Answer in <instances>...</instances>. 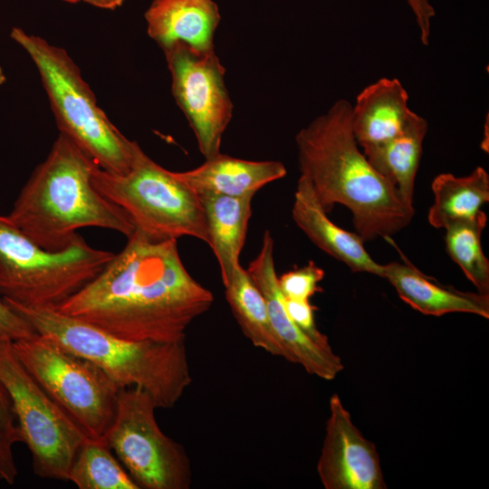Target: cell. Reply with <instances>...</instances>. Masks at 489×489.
<instances>
[{
	"instance_id": "obj_1",
	"label": "cell",
	"mask_w": 489,
	"mask_h": 489,
	"mask_svg": "<svg viewBox=\"0 0 489 489\" xmlns=\"http://www.w3.org/2000/svg\"><path fill=\"white\" fill-rule=\"evenodd\" d=\"M101 273L57 309L129 340L177 342L213 304L185 268L177 239L135 230Z\"/></svg>"
},
{
	"instance_id": "obj_2",
	"label": "cell",
	"mask_w": 489,
	"mask_h": 489,
	"mask_svg": "<svg viewBox=\"0 0 489 489\" xmlns=\"http://www.w3.org/2000/svg\"><path fill=\"white\" fill-rule=\"evenodd\" d=\"M301 175L309 179L326 213L340 204L352 214L363 242L391 237L411 222L415 210L369 162L351 126V104L338 100L296 134Z\"/></svg>"
},
{
	"instance_id": "obj_3",
	"label": "cell",
	"mask_w": 489,
	"mask_h": 489,
	"mask_svg": "<svg viewBox=\"0 0 489 489\" xmlns=\"http://www.w3.org/2000/svg\"><path fill=\"white\" fill-rule=\"evenodd\" d=\"M96 163L60 133L47 158L34 170L7 218L42 248L59 252L82 227L117 231L129 237L135 225L120 206L92 183Z\"/></svg>"
},
{
	"instance_id": "obj_4",
	"label": "cell",
	"mask_w": 489,
	"mask_h": 489,
	"mask_svg": "<svg viewBox=\"0 0 489 489\" xmlns=\"http://www.w3.org/2000/svg\"><path fill=\"white\" fill-rule=\"evenodd\" d=\"M8 304L35 332L96 365L119 388L144 389L157 408H173L192 382L186 340H129L55 309Z\"/></svg>"
},
{
	"instance_id": "obj_5",
	"label": "cell",
	"mask_w": 489,
	"mask_h": 489,
	"mask_svg": "<svg viewBox=\"0 0 489 489\" xmlns=\"http://www.w3.org/2000/svg\"><path fill=\"white\" fill-rule=\"evenodd\" d=\"M10 37L35 64L60 133L102 170L115 175L128 173L144 151L136 141L127 139L100 108L67 52L19 27L11 30Z\"/></svg>"
},
{
	"instance_id": "obj_6",
	"label": "cell",
	"mask_w": 489,
	"mask_h": 489,
	"mask_svg": "<svg viewBox=\"0 0 489 489\" xmlns=\"http://www.w3.org/2000/svg\"><path fill=\"white\" fill-rule=\"evenodd\" d=\"M113 255L90 246L80 235L64 250L47 251L0 216V294L8 303L57 309L97 276Z\"/></svg>"
},
{
	"instance_id": "obj_7",
	"label": "cell",
	"mask_w": 489,
	"mask_h": 489,
	"mask_svg": "<svg viewBox=\"0 0 489 489\" xmlns=\"http://www.w3.org/2000/svg\"><path fill=\"white\" fill-rule=\"evenodd\" d=\"M91 179L96 189L125 210L135 230L144 235L156 240L191 236L208 244L199 195L145 153L124 175L96 166Z\"/></svg>"
},
{
	"instance_id": "obj_8",
	"label": "cell",
	"mask_w": 489,
	"mask_h": 489,
	"mask_svg": "<svg viewBox=\"0 0 489 489\" xmlns=\"http://www.w3.org/2000/svg\"><path fill=\"white\" fill-rule=\"evenodd\" d=\"M0 382L9 395L34 474L68 480L74 458L90 437L26 369L12 341H0Z\"/></svg>"
},
{
	"instance_id": "obj_9",
	"label": "cell",
	"mask_w": 489,
	"mask_h": 489,
	"mask_svg": "<svg viewBox=\"0 0 489 489\" xmlns=\"http://www.w3.org/2000/svg\"><path fill=\"white\" fill-rule=\"evenodd\" d=\"M23 365L91 439H103L117 408L119 388L91 361L35 332L12 341Z\"/></svg>"
},
{
	"instance_id": "obj_10",
	"label": "cell",
	"mask_w": 489,
	"mask_h": 489,
	"mask_svg": "<svg viewBox=\"0 0 489 489\" xmlns=\"http://www.w3.org/2000/svg\"><path fill=\"white\" fill-rule=\"evenodd\" d=\"M156 409L141 388H120L115 417L103 439L139 488L188 489L190 459L181 444L162 432Z\"/></svg>"
},
{
	"instance_id": "obj_11",
	"label": "cell",
	"mask_w": 489,
	"mask_h": 489,
	"mask_svg": "<svg viewBox=\"0 0 489 489\" xmlns=\"http://www.w3.org/2000/svg\"><path fill=\"white\" fill-rule=\"evenodd\" d=\"M172 94L187 119L206 159L220 152L233 104L225 84V69L215 50L200 52L177 42L163 49Z\"/></svg>"
},
{
	"instance_id": "obj_12",
	"label": "cell",
	"mask_w": 489,
	"mask_h": 489,
	"mask_svg": "<svg viewBox=\"0 0 489 489\" xmlns=\"http://www.w3.org/2000/svg\"><path fill=\"white\" fill-rule=\"evenodd\" d=\"M317 472L326 489L387 488L375 445L352 423L337 394L330 398Z\"/></svg>"
},
{
	"instance_id": "obj_13",
	"label": "cell",
	"mask_w": 489,
	"mask_h": 489,
	"mask_svg": "<svg viewBox=\"0 0 489 489\" xmlns=\"http://www.w3.org/2000/svg\"><path fill=\"white\" fill-rule=\"evenodd\" d=\"M273 250V238L265 230L260 251L246 270L265 300L270 323L283 349L284 359L301 365L311 375L332 380L343 369L341 360L332 350L313 342L289 316L278 285Z\"/></svg>"
},
{
	"instance_id": "obj_14",
	"label": "cell",
	"mask_w": 489,
	"mask_h": 489,
	"mask_svg": "<svg viewBox=\"0 0 489 489\" xmlns=\"http://www.w3.org/2000/svg\"><path fill=\"white\" fill-rule=\"evenodd\" d=\"M327 214L309 179L301 175L292 209L296 225L317 247L345 264L352 272L382 277V264L369 255L360 235L338 226Z\"/></svg>"
},
{
	"instance_id": "obj_15",
	"label": "cell",
	"mask_w": 489,
	"mask_h": 489,
	"mask_svg": "<svg viewBox=\"0 0 489 489\" xmlns=\"http://www.w3.org/2000/svg\"><path fill=\"white\" fill-rule=\"evenodd\" d=\"M403 262L382 264V278L388 281L399 298L414 310L430 316L451 312L489 318V294L457 290L423 273L398 250Z\"/></svg>"
},
{
	"instance_id": "obj_16",
	"label": "cell",
	"mask_w": 489,
	"mask_h": 489,
	"mask_svg": "<svg viewBox=\"0 0 489 489\" xmlns=\"http://www.w3.org/2000/svg\"><path fill=\"white\" fill-rule=\"evenodd\" d=\"M149 35L162 48L181 42L200 51H214L221 16L213 0H153L145 13Z\"/></svg>"
},
{
	"instance_id": "obj_17",
	"label": "cell",
	"mask_w": 489,
	"mask_h": 489,
	"mask_svg": "<svg viewBox=\"0 0 489 489\" xmlns=\"http://www.w3.org/2000/svg\"><path fill=\"white\" fill-rule=\"evenodd\" d=\"M396 78H381L365 87L351 105V126L361 149L384 143L403 131L414 111Z\"/></svg>"
},
{
	"instance_id": "obj_18",
	"label": "cell",
	"mask_w": 489,
	"mask_h": 489,
	"mask_svg": "<svg viewBox=\"0 0 489 489\" xmlns=\"http://www.w3.org/2000/svg\"><path fill=\"white\" fill-rule=\"evenodd\" d=\"M175 173L198 195L243 197H254L268 183L283 178L287 171L280 161L246 160L219 153L194 169Z\"/></svg>"
},
{
	"instance_id": "obj_19",
	"label": "cell",
	"mask_w": 489,
	"mask_h": 489,
	"mask_svg": "<svg viewBox=\"0 0 489 489\" xmlns=\"http://www.w3.org/2000/svg\"><path fill=\"white\" fill-rule=\"evenodd\" d=\"M206 221L208 245L218 262L225 285L240 265L239 256L245 242L252 216V196L199 195Z\"/></svg>"
},
{
	"instance_id": "obj_20",
	"label": "cell",
	"mask_w": 489,
	"mask_h": 489,
	"mask_svg": "<svg viewBox=\"0 0 489 489\" xmlns=\"http://www.w3.org/2000/svg\"><path fill=\"white\" fill-rule=\"evenodd\" d=\"M427 129V121L414 112L401 133L384 143L362 149L371 166L397 187L404 202L413 208L415 180Z\"/></svg>"
},
{
	"instance_id": "obj_21",
	"label": "cell",
	"mask_w": 489,
	"mask_h": 489,
	"mask_svg": "<svg viewBox=\"0 0 489 489\" xmlns=\"http://www.w3.org/2000/svg\"><path fill=\"white\" fill-rule=\"evenodd\" d=\"M434 202L427 219L435 228L475 219L484 211L481 207L489 202V175L482 167H476L465 177L441 173L432 181Z\"/></svg>"
},
{
	"instance_id": "obj_22",
	"label": "cell",
	"mask_w": 489,
	"mask_h": 489,
	"mask_svg": "<svg viewBox=\"0 0 489 489\" xmlns=\"http://www.w3.org/2000/svg\"><path fill=\"white\" fill-rule=\"evenodd\" d=\"M225 299L244 335L254 346L284 359L272 329L265 300L247 270L238 265L224 285Z\"/></svg>"
},
{
	"instance_id": "obj_23",
	"label": "cell",
	"mask_w": 489,
	"mask_h": 489,
	"mask_svg": "<svg viewBox=\"0 0 489 489\" xmlns=\"http://www.w3.org/2000/svg\"><path fill=\"white\" fill-rule=\"evenodd\" d=\"M104 439L89 438L70 468L68 481L80 489H139Z\"/></svg>"
},
{
	"instance_id": "obj_24",
	"label": "cell",
	"mask_w": 489,
	"mask_h": 489,
	"mask_svg": "<svg viewBox=\"0 0 489 489\" xmlns=\"http://www.w3.org/2000/svg\"><path fill=\"white\" fill-rule=\"evenodd\" d=\"M486 223L487 216L483 212L475 219L457 222L445 229L448 255L483 294H489V261L481 244Z\"/></svg>"
},
{
	"instance_id": "obj_25",
	"label": "cell",
	"mask_w": 489,
	"mask_h": 489,
	"mask_svg": "<svg viewBox=\"0 0 489 489\" xmlns=\"http://www.w3.org/2000/svg\"><path fill=\"white\" fill-rule=\"evenodd\" d=\"M324 275L321 267L309 261L307 264L278 276V285L286 299L310 301L315 293L322 292L319 283Z\"/></svg>"
},
{
	"instance_id": "obj_26",
	"label": "cell",
	"mask_w": 489,
	"mask_h": 489,
	"mask_svg": "<svg viewBox=\"0 0 489 489\" xmlns=\"http://www.w3.org/2000/svg\"><path fill=\"white\" fill-rule=\"evenodd\" d=\"M285 307L289 316L296 326L313 342L323 349L332 350L326 335L321 333L316 326L314 312L316 307L310 301L286 299Z\"/></svg>"
},
{
	"instance_id": "obj_27",
	"label": "cell",
	"mask_w": 489,
	"mask_h": 489,
	"mask_svg": "<svg viewBox=\"0 0 489 489\" xmlns=\"http://www.w3.org/2000/svg\"><path fill=\"white\" fill-rule=\"evenodd\" d=\"M35 333L30 322L0 294V341H14Z\"/></svg>"
},
{
	"instance_id": "obj_28",
	"label": "cell",
	"mask_w": 489,
	"mask_h": 489,
	"mask_svg": "<svg viewBox=\"0 0 489 489\" xmlns=\"http://www.w3.org/2000/svg\"><path fill=\"white\" fill-rule=\"evenodd\" d=\"M21 439L0 428V480L14 484L18 470L14 462L13 446Z\"/></svg>"
},
{
	"instance_id": "obj_29",
	"label": "cell",
	"mask_w": 489,
	"mask_h": 489,
	"mask_svg": "<svg viewBox=\"0 0 489 489\" xmlns=\"http://www.w3.org/2000/svg\"><path fill=\"white\" fill-rule=\"evenodd\" d=\"M415 15L420 34V41L424 45L429 44L431 21L436 15L430 0H407Z\"/></svg>"
},
{
	"instance_id": "obj_30",
	"label": "cell",
	"mask_w": 489,
	"mask_h": 489,
	"mask_svg": "<svg viewBox=\"0 0 489 489\" xmlns=\"http://www.w3.org/2000/svg\"><path fill=\"white\" fill-rule=\"evenodd\" d=\"M0 428L3 430L22 437L17 427L15 415L8 393L0 382Z\"/></svg>"
},
{
	"instance_id": "obj_31",
	"label": "cell",
	"mask_w": 489,
	"mask_h": 489,
	"mask_svg": "<svg viewBox=\"0 0 489 489\" xmlns=\"http://www.w3.org/2000/svg\"><path fill=\"white\" fill-rule=\"evenodd\" d=\"M85 3L102 9H115L126 0H82Z\"/></svg>"
},
{
	"instance_id": "obj_32",
	"label": "cell",
	"mask_w": 489,
	"mask_h": 489,
	"mask_svg": "<svg viewBox=\"0 0 489 489\" xmlns=\"http://www.w3.org/2000/svg\"><path fill=\"white\" fill-rule=\"evenodd\" d=\"M6 80L3 68L0 66V85L4 84Z\"/></svg>"
},
{
	"instance_id": "obj_33",
	"label": "cell",
	"mask_w": 489,
	"mask_h": 489,
	"mask_svg": "<svg viewBox=\"0 0 489 489\" xmlns=\"http://www.w3.org/2000/svg\"><path fill=\"white\" fill-rule=\"evenodd\" d=\"M62 1L67 2V3L75 4V3H78L81 0H62Z\"/></svg>"
}]
</instances>
